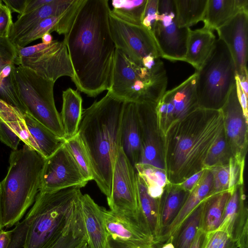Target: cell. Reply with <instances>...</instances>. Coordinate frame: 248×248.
Wrapping results in <instances>:
<instances>
[{"mask_svg":"<svg viewBox=\"0 0 248 248\" xmlns=\"http://www.w3.org/2000/svg\"><path fill=\"white\" fill-rule=\"evenodd\" d=\"M108 0H82L63 40L78 90L95 97L111 85L116 47Z\"/></svg>","mask_w":248,"mask_h":248,"instance_id":"6da1fadb","label":"cell"},{"mask_svg":"<svg viewBox=\"0 0 248 248\" xmlns=\"http://www.w3.org/2000/svg\"><path fill=\"white\" fill-rule=\"evenodd\" d=\"M223 129L221 109L198 107L174 121L163 136V160L169 183L180 184L204 169L207 155Z\"/></svg>","mask_w":248,"mask_h":248,"instance_id":"7a4b0ae2","label":"cell"},{"mask_svg":"<svg viewBox=\"0 0 248 248\" xmlns=\"http://www.w3.org/2000/svg\"><path fill=\"white\" fill-rule=\"evenodd\" d=\"M125 101L108 91L83 110L78 134L86 151L93 180L107 199L111 195L114 166L121 146Z\"/></svg>","mask_w":248,"mask_h":248,"instance_id":"3957f363","label":"cell"},{"mask_svg":"<svg viewBox=\"0 0 248 248\" xmlns=\"http://www.w3.org/2000/svg\"><path fill=\"white\" fill-rule=\"evenodd\" d=\"M45 160L26 144L11 152L7 174L0 182L3 228L16 225L34 202Z\"/></svg>","mask_w":248,"mask_h":248,"instance_id":"277c9868","label":"cell"},{"mask_svg":"<svg viewBox=\"0 0 248 248\" xmlns=\"http://www.w3.org/2000/svg\"><path fill=\"white\" fill-rule=\"evenodd\" d=\"M80 187L39 191L26 215V248H50L67 230L80 205Z\"/></svg>","mask_w":248,"mask_h":248,"instance_id":"5b68a950","label":"cell"},{"mask_svg":"<svg viewBox=\"0 0 248 248\" xmlns=\"http://www.w3.org/2000/svg\"><path fill=\"white\" fill-rule=\"evenodd\" d=\"M164 65L149 69L136 64L116 48L112 83L108 91L125 101L156 103L166 91Z\"/></svg>","mask_w":248,"mask_h":248,"instance_id":"8992f818","label":"cell"},{"mask_svg":"<svg viewBox=\"0 0 248 248\" xmlns=\"http://www.w3.org/2000/svg\"><path fill=\"white\" fill-rule=\"evenodd\" d=\"M195 72L199 107L221 109L235 84L236 75L232 58L221 39H217L209 56Z\"/></svg>","mask_w":248,"mask_h":248,"instance_id":"52a82bcc","label":"cell"},{"mask_svg":"<svg viewBox=\"0 0 248 248\" xmlns=\"http://www.w3.org/2000/svg\"><path fill=\"white\" fill-rule=\"evenodd\" d=\"M14 78L16 89L25 112L58 137L65 140L60 114L54 101L55 82L21 66L16 67Z\"/></svg>","mask_w":248,"mask_h":248,"instance_id":"ba28073f","label":"cell"},{"mask_svg":"<svg viewBox=\"0 0 248 248\" xmlns=\"http://www.w3.org/2000/svg\"><path fill=\"white\" fill-rule=\"evenodd\" d=\"M107 201L112 212L140 234L154 242L140 209L135 168L121 146L114 166L111 195Z\"/></svg>","mask_w":248,"mask_h":248,"instance_id":"9c48e42d","label":"cell"},{"mask_svg":"<svg viewBox=\"0 0 248 248\" xmlns=\"http://www.w3.org/2000/svg\"><path fill=\"white\" fill-rule=\"evenodd\" d=\"M109 24L116 48L133 62L149 69L164 64L155 41L146 28L124 21L110 11Z\"/></svg>","mask_w":248,"mask_h":248,"instance_id":"30bf717a","label":"cell"},{"mask_svg":"<svg viewBox=\"0 0 248 248\" xmlns=\"http://www.w3.org/2000/svg\"><path fill=\"white\" fill-rule=\"evenodd\" d=\"M16 47V65L28 68L42 78L54 82L63 76L73 78V68L63 41L55 40L49 44L41 43Z\"/></svg>","mask_w":248,"mask_h":248,"instance_id":"8fae6325","label":"cell"},{"mask_svg":"<svg viewBox=\"0 0 248 248\" xmlns=\"http://www.w3.org/2000/svg\"><path fill=\"white\" fill-rule=\"evenodd\" d=\"M189 29L178 26L174 0H158L157 19L151 33L161 58L183 61Z\"/></svg>","mask_w":248,"mask_h":248,"instance_id":"7c38bea8","label":"cell"},{"mask_svg":"<svg viewBox=\"0 0 248 248\" xmlns=\"http://www.w3.org/2000/svg\"><path fill=\"white\" fill-rule=\"evenodd\" d=\"M88 182L63 143L45 158L39 191L51 192L73 186L81 188Z\"/></svg>","mask_w":248,"mask_h":248,"instance_id":"4fadbf2b","label":"cell"},{"mask_svg":"<svg viewBox=\"0 0 248 248\" xmlns=\"http://www.w3.org/2000/svg\"><path fill=\"white\" fill-rule=\"evenodd\" d=\"M197 73L173 89L166 91L156 103L155 112L160 130L166 132L170 125L199 107L196 91Z\"/></svg>","mask_w":248,"mask_h":248,"instance_id":"5bb4252c","label":"cell"},{"mask_svg":"<svg viewBox=\"0 0 248 248\" xmlns=\"http://www.w3.org/2000/svg\"><path fill=\"white\" fill-rule=\"evenodd\" d=\"M223 115L224 131L233 157L245 164L248 145V122L238 101L235 84L221 108Z\"/></svg>","mask_w":248,"mask_h":248,"instance_id":"9a60e30c","label":"cell"},{"mask_svg":"<svg viewBox=\"0 0 248 248\" xmlns=\"http://www.w3.org/2000/svg\"><path fill=\"white\" fill-rule=\"evenodd\" d=\"M140 129L142 155L140 163L164 169L163 136L157 123L156 103L136 102Z\"/></svg>","mask_w":248,"mask_h":248,"instance_id":"2e32d148","label":"cell"},{"mask_svg":"<svg viewBox=\"0 0 248 248\" xmlns=\"http://www.w3.org/2000/svg\"><path fill=\"white\" fill-rule=\"evenodd\" d=\"M226 44L233 60L236 74L248 73V12H241L216 30Z\"/></svg>","mask_w":248,"mask_h":248,"instance_id":"e0dca14e","label":"cell"},{"mask_svg":"<svg viewBox=\"0 0 248 248\" xmlns=\"http://www.w3.org/2000/svg\"><path fill=\"white\" fill-rule=\"evenodd\" d=\"M217 230L225 232L235 243L248 236V209L244 185L237 187L232 194Z\"/></svg>","mask_w":248,"mask_h":248,"instance_id":"ac0fdd59","label":"cell"},{"mask_svg":"<svg viewBox=\"0 0 248 248\" xmlns=\"http://www.w3.org/2000/svg\"><path fill=\"white\" fill-rule=\"evenodd\" d=\"M121 146L131 164L140 162L142 145L136 102L125 101L121 124Z\"/></svg>","mask_w":248,"mask_h":248,"instance_id":"d6986e66","label":"cell"},{"mask_svg":"<svg viewBox=\"0 0 248 248\" xmlns=\"http://www.w3.org/2000/svg\"><path fill=\"white\" fill-rule=\"evenodd\" d=\"M76 0H53L40 8L21 16L13 23L8 39L14 44L42 20L62 15L75 3Z\"/></svg>","mask_w":248,"mask_h":248,"instance_id":"ffe728a7","label":"cell"},{"mask_svg":"<svg viewBox=\"0 0 248 248\" xmlns=\"http://www.w3.org/2000/svg\"><path fill=\"white\" fill-rule=\"evenodd\" d=\"M81 210L88 238L87 248H106L107 233L103 218V207L87 194L80 199Z\"/></svg>","mask_w":248,"mask_h":248,"instance_id":"44dd1931","label":"cell"},{"mask_svg":"<svg viewBox=\"0 0 248 248\" xmlns=\"http://www.w3.org/2000/svg\"><path fill=\"white\" fill-rule=\"evenodd\" d=\"M213 185V175L209 169H204L172 224L163 232L157 242L165 243L170 237L185 218L202 202L209 197Z\"/></svg>","mask_w":248,"mask_h":248,"instance_id":"7402d4cb","label":"cell"},{"mask_svg":"<svg viewBox=\"0 0 248 248\" xmlns=\"http://www.w3.org/2000/svg\"><path fill=\"white\" fill-rule=\"evenodd\" d=\"M217 39L213 31L204 27L189 29L186 52L183 61L198 70L212 51Z\"/></svg>","mask_w":248,"mask_h":248,"instance_id":"603a6c76","label":"cell"},{"mask_svg":"<svg viewBox=\"0 0 248 248\" xmlns=\"http://www.w3.org/2000/svg\"><path fill=\"white\" fill-rule=\"evenodd\" d=\"M243 11L248 12V0H208L202 20L203 27L217 30Z\"/></svg>","mask_w":248,"mask_h":248,"instance_id":"cb8c5ba5","label":"cell"},{"mask_svg":"<svg viewBox=\"0 0 248 248\" xmlns=\"http://www.w3.org/2000/svg\"><path fill=\"white\" fill-rule=\"evenodd\" d=\"M189 193L179 185L168 183L166 186L159 202L158 240L176 218Z\"/></svg>","mask_w":248,"mask_h":248,"instance_id":"d4e9b609","label":"cell"},{"mask_svg":"<svg viewBox=\"0 0 248 248\" xmlns=\"http://www.w3.org/2000/svg\"><path fill=\"white\" fill-rule=\"evenodd\" d=\"M104 223L107 235L138 248H154L153 242L133 230L110 210L103 207Z\"/></svg>","mask_w":248,"mask_h":248,"instance_id":"484cf974","label":"cell"},{"mask_svg":"<svg viewBox=\"0 0 248 248\" xmlns=\"http://www.w3.org/2000/svg\"><path fill=\"white\" fill-rule=\"evenodd\" d=\"M62 97L60 114L66 140L78 133L83 110L82 98L77 90L70 88L62 92Z\"/></svg>","mask_w":248,"mask_h":248,"instance_id":"4316f807","label":"cell"},{"mask_svg":"<svg viewBox=\"0 0 248 248\" xmlns=\"http://www.w3.org/2000/svg\"><path fill=\"white\" fill-rule=\"evenodd\" d=\"M23 118L29 132L36 142L39 154L46 158L57 151L65 140L55 135L48 128L26 112H23Z\"/></svg>","mask_w":248,"mask_h":248,"instance_id":"83f0119b","label":"cell"},{"mask_svg":"<svg viewBox=\"0 0 248 248\" xmlns=\"http://www.w3.org/2000/svg\"><path fill=\"white\" fill-rule=\"evenodd\" d=\"M231 195L226 191L209 196L204 200L201 228L202 231L208 233L218 229Z\"/></svg>","mask_w":248,"mask_h":248,"instance_id":"f1b7e54d","label":"cell"},{"mask_svg":"<svg viewBox=\"0 0 248 248\" xmlns=\"http://www.w3.org/2000/svg\"><path fill=\"white\" fill-rule=\"evenodd\" d=\"M204 201L181 222L169 238L174 248H190L201 228Z\"/></svg>","mask_w":248,"mask_h":248,"instance_id":"f546056e","label":"cell"},{"mask_svg":"<svg viewBox=\"0 0 248 248\" xmlns=\"http://www.w3.org/2000/svg\"><path fill=\"white\" fill-rule=\"evenodd\" d=\"M0 119L18 136L25 144L39 153L38 147L29 132L22 112L0 99Z\"/></svg>","mask_w":248,"mask_h":248,"instance_id":"4dcf8cb0","label":"cell"},{"mask_svg":"<svg viewBox=\"0 0 248 248\" xmlns=\"http://www.w3.org/2000/svg\"><path fill=\"white\" fill-rule=\"evenodd\" d=\"M139 201L140 210L151 234L156 242L159 237L158 216L160 200L151 197L141 178L137 173Z\"/></svg>","mask_w":248,"mask_h":248,"instance_id":"1f68e13d","label":"cell"},{"mask_svg":"<svg viewBox=\"0 0 248 248\" xmlns=\"http://www.w3.org/2000/svg\"><path fill=\"white\" fill-rule=\"evenodd\" d=\"M135 168L137 173L144 183L149 195L160 200L165 187L169 183L165 170L142 163L136 164Z\"/></svg>","mask_w":248,"mask_h":248,"instance_id":"d6a6232c","label":"cell"},{"mask_svg":"<svg viewBox=\"0 0 248 248\" xmlns=\"http://www.w3.org/2000/svg\"><path fill=\"white\" fill-rule=\"evenodd\" d=\"M87 240L80 205L67 230L50 248H87Z\"/></svg>","mask_w":248,"mask_h":248,"instance_id":"836d02e7","label":"cell"},{"mask_svg":"<svg viewBox=\"0 0 248 248\" xmlns=\"http://www.w3.org/2000/svg\"><path fill=\"white\" fill-rule=\"evenodd\" d=\"M177 24L180 28L190 27L202 21L208 0H174Z\"/></svg>","mask_w":248,"mask_h":248,"instance_id":"e575fe53","label":"cell"},{"mask_svg":"<svg viewBox=\"0 0 248 248\" xmlns=\"http://www.w3.org/2000/svg\"><path fill=\"white\" fill-rule=\"evenodd\" d=\"M147 0H112L110 13L129 23L141 25Z\"/></svg>","mask_w":248,"mask_h":248,"instance_id":"d590c367","label":"cell"},{"mask_svg":"<svg viewBox=\"0 0 248 248\" xmlns=\"http://www.w3.org/2000/svg\"><path fill=\"white\" fill-rule=\"evenodd\" d=\"M67 11L61 16H52L42 20L13 45L17 47H24L32 42L41 38L46 33H51L53 31H56L59 34H62L63 19Z\"/></svg>","mask_w":248,"mask_h":248,"instance_id":"8d00e7d4","label":"cell"},{"mask_svg":"<svg viewBox=\"0 0 248 248\" xmlns=\"http://www.w3.org/2000/svg\"><path fill=\"white\" fill-rule=\"evenodd\" d=\"M64 144L69 151L84 177L88 182L93 180L88 155L78 133L72 138L65 140Z\"/></svg>","mask_w":248,"mask_h":248,"instance_id":"74e56055","label":"cell"},{"mask_svg":"<svg viewBox=\"0 0 248 248\" xmlns=\"http://www.w3.org/2000/svg\"><path fill=\"white\" fill-rule=\"evenodd\" d=\"M232 156L223 129L207 155L203 164L204 169L227 165Z\"/></svg>","mask_w":248,"mask_h":248,"instance_id":"f35d334b","label":"cell"},{"mask_svg":"<svg viewBox=\"0 0 248 248\" xmlns=\"http://www.w3.org/2000/svg\"><path fill=\"white\" fill-rule=\"evenodd\" d=\"M213 178V185L210 196L229 190L230 168L229 164L209 169Z\"/></svg>","mask_w":248,"mask_h":248,"instance_id":"ab89813d","label":"cell"},{"mask_svg":"<svg viewBox=\"0 0 248 248\" xmlns=\"http://www.w3.org/2000/svg\"><path fill=\"white\" fill-rule=\"evenodd\" d=\"M16 47L8 38H0V75L2 69L10 63L16 64Z\"/></svg>","mask_w":248,"mask_h":248,"instance_id":"60d3db41","label":"cell"},{"mask_svg":"<svg viewBox=\"0 0 248 248\" xmlns=\"http://www.w3.org/2000/svg\"><path fill=\"white\" fill-rule=\"evenodd\" d=\"M245 164L238 162L233 156L230 158V183L228 191L232 194L238 186L244 185Z\"/></svg>","mask_w":248,"mask_h":248,"instance_id":"b9f144b4","label":"cell"},{"mask_svg":"<svg viewBox=\"0 0 248 248\" xmlns=\"http://www.w3.org/2000/svg\"><path fill=\"white\" fill-rule=\"evenodd\" d=\"M11 231V239L7 248H26L28 225L25 219L18 222Z\"/></svg>","mask_w":248,"mask_h":248,"instance_id":"7bdbcfd3","label":"cell"},{"mask_svg":"<svg viewBox=\"0 0 248 248\" xmlns=\"http://www.w3.org/2000/svg\"><path fill=\"white\" fill-rule=\"evenodd\" d=\"M158 0H147L141 25L151 33L158 15Z\"/></svg>","mask_w":248,"mask_h":248,"instance_id":"ee69618b","label":"cell"},{"mask_svg":"<svg viewBox=\"0 0 248 248\" xmlns=\"http://www.w3.org/2000/svg\"><path fill=\"white\" fill-rule=\"evenodd\" d=\"M0 140L11 148L13 151L17 150L21 140L18 136L1 119H0Z\"/></svg>","mask_w":248,"mask_h":248,"instance_id":"f6af8a7d","label":"cell"},{"mask_svg":"<svg viewBox=\"0 0 248 248\" xmlns=\"http://www.w3.org/2000/svg\"><path fill=\"white\" fill-rule=\"evenodd\" d=\"M230 239L227 233L220 230L208 232L203 248H222Z\"/></svg>","mask_w":248,"mask_h":248,"instance_id":"bcb514c9","label":"cell"},{"mask_svg":"<svg viewBox=\"0 0 248 248\" xmlns=\"http://www.w3.org/2000/svg\"><path fill=\"white\" fill-rule=\"evenodd\" d=\"M13 23L12 12L1 3L0 4V38H8Z\"/></svg>","mask_w":248,"mask_h":248,"instance_id":"7dc6e473","label":"cell"},{"mask_svg":"<svg viewBox=\"0 0 248 248\" xmlns=\"http://www.w3.org/2000/svg\"><path fill=\"white\" fill-rule=\"evenodd\" d=\"M235 85L237 98L242 108L244 117L248 122V97L246 96L240 86L239 80L235 75Z\"/></svg>","mask_w":248,"mask_h":248,"instance_id":"c3c4849f","label":"cell"},{"mask_svg":"<svg viewBox=\"0 0 248 248\" xmlns=\"http://www.w3.org/2000/svg\"><path fill=\"white\" fill-rule=\"evenodd\" d=\"M2 1L11 12H16L21 16L24 13L28 0H2Z\"/></svg>","mask_w":248,"mask_h":248,"instance_id":"681fc988","label":"cell"},{"mask_svg":"<svg viewBox=\"0 0 248 248\" xmlns=\"http://www.w3.org/2000/svg\"><path fill=\"white\" fill-rule=\"evenodd\" d=\"M165 243L155 242L154 248H160ZM106 248H138L120 241L113 238L110 235H107Z\"/></svg>","mask_w":248,"mask_h":248,"instance_id":"f907efd6","label":"cell"},{"mask_svg":"<svg viewBox=\"0 0 248 248\" xmlns=\"http://www.w3.org/2000/svg\"><path fill=\"white\" fill-rule=\"evenodd\" d=\"M204 170V169H203L191 175L182 183L178 185H179L185 190L190 192L202 175Z\"/></svg>","mask_w":248,"mask_h":248,"instance_id":"816d5d0a","label":"cell"},{"mask_svg":"<svg viewBox=\"0 0 248 248\" xmlns=\"http://www.w3.org/2000/svg\"><path fill=\"white\" fill-rule=\"evenodd\" d=\"M52 1L53 0H28L23 15L36 10Z\"/></svg>","mask_w":248,"mask_h":248,"instance_id":"f5cc1de1","label":"cell"},{"mask_svg":"<svg viewBox=\"0 0 248 248\" xmlns=\"http://www.w3.org/2000/svg\"><path fill=\"white\" fill-rule=\"evenodd\" d=\"M206 236L207 233L200 229L190 248H203L206 240Z\"/></svg>","mask_w":248,"mask_h":248,"instance_id":"db71d44e","label":"cell"},{"mask_svg":"<svg viewBox=\"0 0 248 248\" xmlns=\"http://www.w3.org/2000/svg\"><path fill=\"white\" fill-rule=\"evenodd\" d=\"M11 239V230L6 231L3 229L0 231V248H7Z\"/></svg>","mask_w":248,"mask_h":248,"instance_id":"11a10c76","label":"cell"},{"mask_svg":"<svg viewBox=\"0 0 248 248\" xmlns=\"http://www.w3.org/2000/svg\"><path fill=\"white\" fill-rule=\"evenodd\" d=\"M237 76L241 88L247 97H248V73L242 76Z\"/></svg>","mask_w":248,"mask_h":248,"instance_id":"9f6ffc18","label":"cell"},{"mask_svg":"<svg viewBox=\"0 0 248 248\" xmlns=\"http://www.w3.org/2000/svg\"><path fill=\"white\" fill-rule=\"evenodd\" d=\"M42 43L44 44H50L53 41V37L50 33L47 32L45 33L41 38Z\"/></svg>","mask_w":248,"mask_h":248,"instance_id":"6f0895ef","label":"cell"},{"mask_svg":"<svg viewBox=\"0 0 248 248\" xmlns=\"http://www.w3.org/2000/svg\"><path fill=\"white\" fill-rule=\"evenodd\" d=\"M222 248H237L235 242L230 239Z\"/></svg>","mask_w":248,"mask_h":248,"instance_id":"680465c9","label":"cell"},{"mask_svg":"<svg viewBox=\"0 0 248 248\" xmlns=\"http://www.w3.org/2000/svg\"><path fill=\"white\" fill-rule=\"evenodd\" d=\"M160 248H174V247L170 239H169L167 241L164 243Z\"/></svg>","mask_w":248,"mask_h":248,"instance_id":"91938a15","label":"cell"},{"mask_svg":"<svg viewBox=\"0 0 248 248\" xmlns=\"http://www.w3.org/2000/svg\"><path fill=\"white\" fill-rule=\"evenodd\" d=\"M3 229L2 224L1 212V188L0 185V231Z\"/></svg>","mask_w":248,"mask_h":248,"instance_id":"94428289","label":"cell"},{"mask_svg":"<svg viewBox=\"0 0 248 248\" xmlns=\"http://www.w3.org/2000/svg\"><path fill=\"white\" fill-rule=\"evenodd\" d=\"M2 0H0V4H1V3H2Z\"/></svg>","mask_w":248,"mask_h":248,"instance_id":"6125c7cd","label":"cell"}]
</instances>
